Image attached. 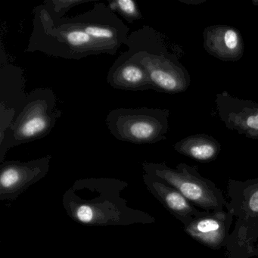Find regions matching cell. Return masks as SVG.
I'll return each mask as SVG.
<instances>
[{
	"label": "cell",
	"instance_id": "obj_1",
	"mask_svg": "<svg viewBox=\"0 0 258 258\" xmlns=\"http://www.w3.org/2000/svg\"><path fill=\"white\" fill-rule=\"evenodd\" d=\"M124 56L140 64L149 76L152 90L160 93H183L191 85V76L179 59V54L169 49L165 37L149 25L130 34Z\"/></svg>",
	"mask_w": 258,
	"mask_h": 258
},
{
	"label": "cell",
	"instance_id": "obj_2",
	"mask_svg": "<svg viewBox=\"0 0 258 258\" xmlns=\"http://www.w3.org/2000/svg\"><path fill=\"white\" fill-rule=\"evenodd\" d=\"M33 13V31L26 52H40L68 60L108 55L105 47L66 18L54 23L43 4L36 7Z\"/></svg>",
	"mask_w": 258,
	"mask_h": 258
},
{
	"label": "cell",
	"instance_id": "obj_3",
	"mask_svg": "<svg viewBox=\"0 0 258 258\" xmlns=\"http://www.w3.org/2000/svg\"><path fill=\"white\" fill-rule=\"evenodd\" d=\"M62 111L57 108L53 90L37 88L28 93L22 109L11 126L0 134L1 154L22 144L44 138L55 127Z\"/></svg>",
	"mask_w": 258,
	"mask_h": 258
},
{
	"label": "cell",
	"instance_id": "obj_4",
	"mask_svg": "<svg viewBox=\"0 0 258 258\" xmlns=\"http://www.w3.org/2000/svg\"><path fill=\"white\" fill-rule=\"evenodd\" d=\"M147 174L167 182L202 211H222L226 202L221 190L211 179L204 177L197 166L180 163L171 168L164 163H144Z\"/></svg>",
	"mask_w": 258,
	"mask_h": 258
},
{
	"label": "cell",
	"instance_id": "obj_5",
	"mask_svg": "<svg viewBox=\"0 0 258 258\" xmlns=\"http://www.w3.org/2000/svg\"><path fill=\"white\" fill-rule=\"evenodd\" d=\"M170 110L120 108L111 110L105 123L111 135L134 144H154L167 140Z\"/></svg>",
	"mask_w": 258,
	"mask_h": 258
},
{
	"label": "cell",
	"instance_id": "obj_6",
	"mask_svg": "<svg viewBox=\"0 0 258 258\" xmlns=\"http://www.w3.org/2000/svg\"><path fill=\"white\" fill-rule=\"evenodd\" d=\"M229 202L226 209L231 211L235 220L232 235L250 246H257L258 177L245 181L229 179L227 183Z\"/></svg>",
	"mask_w": 258,
	"mask_h": 258
},
{
	"label": "cell",
	"instance_id": "obj_7",
	"mask_svg": "<svg viewBox=\"0 0 258 258\" xmlns=\"http://www.w3.org/2000/svg\"><path fill=\"white\" fill-rule=\"evenodd\" d=\"M66 19L82 28L105 47L108 55H115L120 46L126 44L129 37L130 28L108 6L102 3H96L92 10L86 13Z\"/></svg>",
	"mask_w": 258,
	"mask_h": 258
},
{
	"label": "cell",
	"instance_id": "obj_8",
	"mask_svg": "<svg viewBox=\"0 0 258 258\" xmlns=\"http://www.w3.org/2000/svg\"><path fill=\"white\" fill-rule=\"evenodd\" d=\"M215 105L217 116L228 130L258 140V102L223 91L216 94Z\"/></svg>",
	"mask_w": 258,
	"mask_h": 258
},
{
	"label": "cell",
	"instance_id": "obj_9",
	"mask_svg": "<svg viewBox=\"0 0 258 258\" xmlns=\"http://www.w3.org/2000/svg\"><path fill=\"white\" fill-rule=\"evenodd\" d=\"M234 217L229 210L204 211L184 226V231L202 245L213 250H220L226 247Z\"/></svg>",
	"mask_w": 258,
	"mask_h": 258
},
{
	"label": "cell",
	"instance_id": "obj_10",
	"mask_svg": "<svg viewBox=\"0 0 258 258\" xmlns=\"http://www.w3.org/2000/svg\"><path fill=\"white\" fill-rule=\"evenodd\" d=\"M203 47L209 55L229 62L239 61L244 52L241 32L229 25H214L205 28Z\"/></svg>",
	"mask_w": 258,
	"mask_h": 258
},
{
	"label": "cell",
	"instance_id": "obj_11",
	"mask_svg": "<svg viewBox=\"0 0 258 258\" xmlns=\"http://www.w3.org/2000/svg\"><path fill=\"white\" fill-rule=\"evenodd\" d=\"M144 178L146 185L155 198L183 226L188 224L195 217L203 212L204 211L194 206L178 190L167 182L147 173Z\"/></svg>",
	"mask_w": 258,
	"mask_h": 258
},
{
	"label": "cell",
	"instance_id": "obj_12",
	"mask_svg": "<svg viewBox=\"0 0 258 258\" xmlns=\"http://www.w3.org/2000/svg\"><path fill=\"white\" fill-rule=\"evenodd\" d=\"M107 81L113 88L125 91L152 90L149 76L140 64L120 53L111 66Z\"/></svg>",
	"mask_w": 258,
	"mask_h": 258
},
{
	"label": "cell",
	"instance_id": "obj_13",
	"mask_svg": "<svg viewBox=\"0 0 258 258\" xmlns=\"http://www.w3.org/2000/svg\"><path fill=\"white\" fill-rule=\"evenodd\" d=\"M51 156L43 157L29 162L7 161L1 165L0 184L4 189L19 188L44 176L49 170Z\"/></svg>",
	"mask_w": 258,
	"mask_h": 258
},
{
	"label": "cell",
	"instance_id": "obj_14",
	"mask_svg": "<svg viewBox=\"0 0 258 258\" xmlns=\"http://www.w3.org/2000/svg\"><path fill=\"white\" fill-rule=\"evenodd\" d=\"M23 70L18 66L1 61L0 69V105L15 110L16 115L22 109L28 93H25Z\"/></svg>",
	"mask_w": 258,
	"mask_h": 258
},
{
	"label": "cell",
	"instance_id": "obj_15",
	"mask_svg": "<svg viewBox=\"0 0 258 258\" xmlns=\"http://www.w3.org/2000/svg\"><path fill=\"white\" fill-rule=\"evenodd\" d=\"M173 149L184 156L202 163L217 159L221 152V144L208 134L188 136L175 143Z\"/></svg>",
	"mask_w": 258,
	"mask_h": 258
},
{
	"label": "cell",
	"instance_id": "obj_16",
	"mask_svg": "<svg viewBox=\"0 0 258 258\" xmlns=\"http://www.w3.org/2000/svg\"><path fill=\"white\" fill-rule=\"evenodd\" d=\"M87 0H46L43 5L52 18L54 23L64 19V16L71 9L81 4L89 3Z\"/></svg>",
	"mask_w": 258,
	"mask_h": 258
},
{
	"label": "cell",
	"instance_id": "obj_17",
	"mask_svg": "<svg viewBox=\"0 0 258 258\" xmlns=\"http://www.w3.org/2000/svg\"><path fill=\"white\" fill-rule=\"evenodd\" d=\"M108 7L111 11L120 15L128 23L133 24L143 19L140 9L133 0H114L108 4Z\"/></svg>",
	"mask_w": 258,
	"mask_h": 258
},
{
	"label": "cell",
	"instance_id": "obj_18",
	"mask_svg": "<svg viewBox=\"0 0 258 258\" xmlns=\"http://www.w3.org/2000/svg\"><path fill=\"white\" fill-rule=\"evenodd\" d=\"M228 258H251L258 256V245L253 247L232 234L229 235L226 246Z\"/></svg>",
	"mask_w": 258,
	"mask_h": 258
},
{
	"label": "cell",
	"instance_id": "obj_19",
	"mask_svg": "<svg viewBox=\"0 0 258 258\" xmlns=\"http://www.w3.org/2000/svg\"><path fill=\"white\" fill-rule=\"evenodd\" d=\"M251 2L253 6L258 8V0H252Z\"/></svg>",
	"mask_w": 258,
	"mask_h": 258
}]
</instances>
